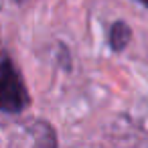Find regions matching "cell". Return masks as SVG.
Segmentation results:
<instances>
[{"label":"cell","mask_w":148,"mask_h":148,"mask_svg":"<svg viewBox=\"0 0 148 148\" xmlns=\"http://www.w3.org/2000/svg\"><path fill=\"white\" fill-rule=\"evenodd\" d=\"M138 2H140V4H142L144 8H148V0H138Z\"/></svg>","instance_id":"3957f363"},{"label":"cell","mask_w":148,"mask_h":148,"mask_svg":"<svg viewBox=\"0 0 148 148\" xmlns=\"http://www.w3.org/2000/svg\"><path fill=\"white\" fill-rule=\"evenodd\" d=\"M14 2H29V0H14Z\"/></svg>","instance_id":"277c9868"},{"label":"cell","mask_w":148,"mask_h":148,"mask_svg":"<svg viewBox=\"0 0 148 148\" xmlns=\"http://www.w3.org/2000/svg\"><path fill=\"white\" fill-rule=\"evenodd\" d=\"M130 41H132V29H130V25L124 23V21L112 23L110 35H108L110 49H112L114 53H120V51H124V49L130 45Z\"/></svg>","instance_id":"7a4b0ae2"},{"label":"cell","mask_w":148,"mask_h":148,"mask_svg":"<svg viewBox=\"0 0 148 148\" xmlns=\"http://www.w3.org/2000/svg\"><path fill=\"white\" fill-rule=\"evenodd\" d=\"M31 97L12 59L0 49V112L21 114L29 108Z\"/></svg>","instance_id":"6da1fadb"}]
</instances>
